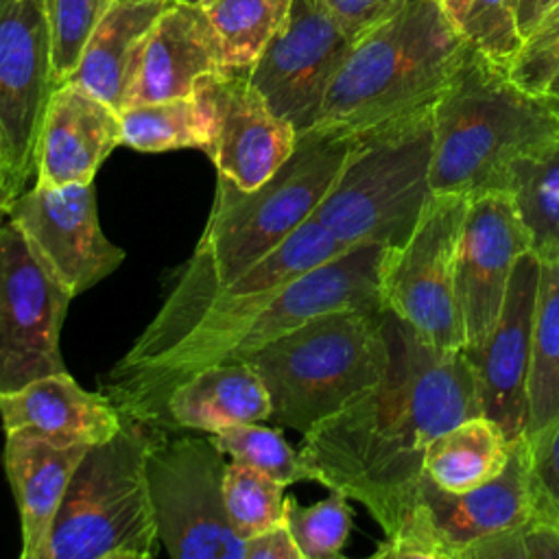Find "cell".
Listing matches in <instances>:
<instances>
[{
    "label": "cell",
    "instance_id": "cell-1",
    "mask_svg": "<svg viewBox=\"0 0 559 559\" xmlns=\"http://www.w3.org/2000/svg\"><path fill=\"white\" fill-rule=\"evenodd\" d=\"M386 251L384 245L349 247L280 290L251 295L225 293L186 260L175 269L157 314L103 376V393L124 417L159 426L170 391L197 371L247 360L323 312L384 310Z\"/></svg>",
    "mask_w": 559,
    "mask_h": 559
},
{
    "label": "cell",
    "instance_id": "cell-2",
    "mask_svg": "<svg viewBox=\"0 0 559 559\" xmlns=\"http://www.w3.org/2000/svg\"><path fill=\"white\" fill-rule=\"evenodd\" d=\"M384 330L382 380L301 435L299 454L310 480L360 502L389 537L415 509L428 443L483 411L463 349L432 347L389 310Z\"/></svg>",
    "mask_w": 559,
    "mask_h": 559
},
{
    "label": "cell",
    "instance_id": "cell-3",
    "mask_svg": "<svg viewBox=\"0 0 559 559\" xmlns=\"http://www.w3.org/2000/svg\"><path fill=\"white\" fill-rule=\"evenodd\" d=\"M557 138L559 100L524 90L467 44L432 105V192H509L515 164Z\"/></svg>",
    "mask_w": 559,
    "mask_h": 559
},
{
    "label": "cell",
    "instance_id": "cell-4",
    "mask_svg": "<svg viewBox=\"0 0 559 559\" xmlns=\"http://www.w3.org/2000/svg\"><path fill=\"white\" fill-rule=\"evenodd\" d=\"M465 46L441 0H408L354 41L312 129L354 135L435 105Z\"/></svg>",
    "mask_w": 559,
    "mask_h": 559
},
{
    "label": "cell",
    "instance_id": "cell-5",
    "mask_svg": "<svg viewBox=\"0 0 559 559\" xmlns=\"http://www.w3.org/2000/svg\"><path fill=\"white\" fill-rule=\"evenodd\" d=\"M269 421L306 435L371 391L389 365L384 310H332L306 319L247 358Z\"/></svg>",
    "mask_w": 559,
    "mask_h": 559
},
{
    "label": "cell",
    "instance_id": "cell-6",
    "mask_svg": "<svg viewBox=\"0 0 559 559\" xmlns=\"http://www.w3.org/2000/svg\"><path fill=\"white\" fill-rule=\"evenodd\" d=\"M356 135L310 129L293 155L258 188L216 175L212 212L190 255L212 282L227 286L310 221L341 175Z\"/></svg>",
    "mask_w": 559,
    "mask_h": 559
},
{
    "label": "cell",
    "instance_id": "cell-7",
    "mask_svg": "<svg viewBox=\"0 0 559 559\" xmlns=\"http://www.w3.org/2000/svg\"><path fill=\"white\" fill-rule=\"evenodd\" d=\"M354 135L314 218L345 247H400L432 197V105Z\"/></svg>",
    "mask_w": 559,
    "mask_h": 559
},
{
    "label": "cell",
    "instance_id": "cell-8",
    "mask_svg": "<svg viewBox=\"0 0 559 559\" xmlns=\"http://www.w3.org/2000/svg\"><path fill=\"white\" fill-rule=\"evenodd\" d=\"M162 430L127 417L111 439L87 448L41 559H153L159 552L146 452Z\"/></svg>",
    "mask_w": 559,
    "mask_h": 559
},
{
    "label": "cell",
    "instance_id": "cell-9",
    "mask_svg": "<svg viewBox=\"0 0 559 559\" xmlns=\"http://www.w3.org/2000/svg\"><path fill=\"white\" fill-rule=\"evenodd\" d=\"M225 454L212 437L162 430L146 452V483L162 548L173 559H245L225 509Z\"/></svg>",
    "mask_w": 559,
    "mask_h": 559
},
{
    "label": "cell",
    "instance_id": "cell-10",
    "mask_svg": "<svg viewBox=\"0 0 559 559\" xmlns=\"http://www.w3.org/2000/svg\"><path fill=\"white\" fill-rule=\"evenodd\" d=\"M469 197L432 192L415 229L389 247L382 269L384 310L443 352L465 347L456 297V253Z\"/></svg>",
    "mask_w": 559,
    "mask_h": 559
},
{
    "label": "cell",
    "instance_id": "cell-11",
    "mask_svg": "<svg viewBox=\"0 0 559 559\" xmlns=\"http://www.w3.org/2000/svg\"><path fill=\"white\" fill-rule=\"evenodd\" d=\"M531 515L528 441L518 437L504 469L467 491H445L426 474L404 524L384 537L373 559H465L485 539L522 524Z\"/></svg>",
    "mask_w": 559,
    "mask_h": 559
},
{
    "label": "cell",
    "instance_id": "cell-12",
    "mask_svg": "<svg viewBox=\"0 0 559 559\" xmlns=\"http://www.w3.org/2000/svg\"><path fill=\"white\" fill-rule=\"evenodd\" d=\"M68 286L13 221H0V393L66 371Z\"/></svg>",
    "mask_w": 559,
    "mask_h": 559
},
{
    "label": "cell",
    "instance_id": "cell-13",
    "mask_svg": "<svg viewBox=\"0 0 559 559\" xmlns=\"http://www.w3.org/2000/svg\"><path fill=\"white\" fill-rule=\"evenodd\" d=\"M55 87L46 0H0V133L13 199L37 170V140Z\"/></svg>",
    "mask_w": 559,
    "mask_h": 559
},
{
    "label": "cell",
    "instance_id": "cell-14",
    "mask_svg": "<svg viewBox=\"0 0 559 559\" xmlns=\"http://www.w3.org/2000/svg\"><path fill=\"white\" fill-rule=\"evenodd\" d=\"M352 46L323 0H293L288 20L249 68V79L280 118L306 133Z\"/></svg>",
    "mask_w": 559,
    "mask_h": 559
},
{
    "label": "cell",
    "instance_id": "cell-15",
    "mask_svg": "<svg viewBox=\"0 0 559 559\" xmlns=\"http://www.w3.org/2000/svg\"><path fill=\"white\" fill-rule=\"evenodd\" d=\"M7 218L74 297L103 282L124 260V251L100 229L94 181L35 183L11 201Z\"/></svg>",
    "mask_w": 559,
    "mask_h": 559
},
{
    "label": "cell",
    "instance_id": "cell-16",
    "mask_svg": "<svg viewBox=\"0 0 559 559\" xmlns=\"http://www.w3.org/2000/svg\"><path fill=\"white\" fill-rule=\"evenodd\" d=\"M528 251L531 240L509 192H485L469 199L456 253L463 352L485 347L504 306L513 269Z\"/></svg>",
    "mask_w": 559,
    "mask_h": 559
},
{
    "label": "cell",
    "instance_id": "cell-17",
    "mask_svg": "<svg viewBox=\"0 0 559 559\" xmlns=\"http://www.w3.org/2000/svg\"><path fill=\"white\" fill-rule=\"evenodd\" d=\"M214 107V140L207 151L216 175L242 190L264 183L295 151L297 131L280 118L249 79V70L225 68L201 79Z\"/></svg>",
    "mask_w": 559,
    "mask_h": 559
},
{
    "label": "cell",
    "instance_id": "cell-18",
    "mask_svg": "<svg viewBox=\"0 0 559 559\" xmlns=\"http://www.w3.org/2000/svg\"><path fill=\"white\" fill-rule=\"evenodd\" d=\"M537 284L539 260L528 251L513 269L504 306L485 347L465 352L476 373L483 415L493 419L511 441L522 437L526 426Z\"/></svg>",
    "mask_w": 559,
    "mask_h": 559
},
{
    "label": "cell",
    "instance_id": "cell-19",
    "mask_svg": "<svg viewBox=\"0 0 559 559\" xmlns=\"http://www.w3.org/2000/svg\"><path fill=\"white\" fill-rule=\"evenodd\" d=\"M120 144V111L79 83L66 81L52 90L44 114L35 183H90Z\"/></svg>",
    "mask_w": 559,
    "mask_h": 559
},
{
    "label": "cell",
    "instance_id": "cell-20",
    "mask_svg": "<svg viewBox=\"0 0 559 559\" xmlns=\"http://www.w3.org/2000/svg\"><path fill=\"white\" fill-rule=\"evenodd\" d=\"M221 70V44L205 13L194 0H175L144 39L124 109L190 96L201 79Z\"/></svg>",
    "mask_w": 559,
    "mask_h": 559
},
{
    "label": "cell",
    "instance_id": "cell-21",
    "mask_svg": "<svg viewBox=\"0 0 559 559\" xmlns=\"http://www.w3.org/2000/svg\"><path fill=\"white\" fill-rule=\"evenodd\" d=\"M124 419L107 393L83 389L68 371L0 393L4 432H28L59 445L103 443L122 428Z\"/></svg>",
    "mask_w": 559,
    "mask_h": 559
},
{
    "label": "cell",
    "instance_id": "cell-22",
    "mask_svg": "<svg viewBox=\"0 0 559 559\" xmlns=\"http://www.w3.org/2000/svg\"><path fill=\"white\" fill-rule=\"evenodd\" d=\"M90 445H59L28 432H4L2 465L20 515V557L41 559L52 522Z\"/></svg>",
    "mask_w": 559,
    "mask_h": 559
},
{
    "label": "cell",
    "instance_id": "cell-23",
    "mask_svg": "<svg viewBox=\"0 0 559 559\" xmlns=\"http://www.w3.org/2000/svg\"><path fill=\"white\" fill-rule=\"evenodd\" d=\"M266 389L247 360L197 371L177 384L164 402L159 428L216 432L234 424L269 421Z\"/></svg>",
    "mask_w": 559,
    "mask_h": 559
},
{
    "label": "cell",
    "instance_id": "cell-24",
    "mask_svg": "<svg viewBox=\"0 0 559 559\" xmlns=\"http://www.w3.org/2000/svg\"><path fill=\"white\" fill-rule=\"evenodd\" d=\"M173 2L175 0H111L92 28L79 66L68 81L79 83L122 111L144 39Z\"/></svg>",
    "mask_w": 559,
    "mask_h": 559
},
{
    "label": "cell",
    "instance_id": "cell-25",
    "mask_svg": "<svg viewBox=\"0 0 559 559\" xmlns=\"http://www.w3.org/2000/svg\"><path fill=\"white\" fill-rule=\"evenodd\" d=\"M513 441L493 419L467 417L428 443L424 474L445 491L474 489L504 469Z\"/></svg>",
    "mask_w": 559,
    "mask_h": 559
},
{
    "label": "cell",
    "instance_id": "cell-26",
    "mask_svg": "<svg viewBox=\"0 0 559 559\" xmlns=\"http://www.w3.org/2000/svg\"><path fill=\"white\" fill-rule=\"evenodd\" d=\"M559 421V264L539 262L533 349L526 386V441Z\"/></svg>",
    "mask_w": 559,
    "mask_h": 559
},
{
    "label": "cell",
    "instance_id": "cell-27",
    "mask_svg": "<svg viewBox=\"0 0 559 559\" xmlns=\"http://www.w3.org/2000/svg\"><path fill=\"white\" fill-rule=\"evenodd\" d=\"M120 120L122 144L142 153L199 148L207 155L214 140V107L201 87L190 96L131 105Z\"/></svg>",
    "mask_w": 559,
    "mask_h": 559
},
{
    "label": "cell",
    "instance_id": "cell-28",
    "mask_svg": "<svg viewBox=\"0 0 559 559\" xmlns=\"http://www.w3.org/2000/svg\"><path fill=\"white\" fill-rule=\"evenodd\" d=\"M509 194L526 227L531 253L559 264V138L515 164Z\"/></svg>",
    "mask_w": 559,
    "mask_h": 559
},
{
    "label": "cell",
    "instance_id": "cell-29",
    "mask_svg": "<svg viewBox=\"0 0 559 559\" xmlns=\"http://www.w3.org/2000/svg\"><path fill=\"white\" fill-rule=\"evenodd\" d=\"M218 37L225 68L249 70L288 20L293 0H194Z\"/></svg>",
    "mask_w": 559,
    "mask_h": 559
},
{
    "label": "cell",
    "instance_id": "cell-30",
    "mask_svg": "<svg viewBox=\"0 0 559 559\" xmlns=\"http://www.w3.org/2000/svg\"><path fill=\"white\" fill-rule=\"evenodd\" d=\"M284 489L286 485L255 467L227 463L223 491L231 531L247 542L284 522Z\"/></svg>",
    "mask_w": 559,
    "mask_h": 559
},
{
    "label": "cell",
    "instance_id": "cell-31",
    "mask_svg": "<svg viewBox=\"0 0 559 559\" xmlns=\"http://www.w3.org/2000/svg\"><path fill=\"white\" fill-rule=\"evenodd\" d=\"M210 437L225 456H231V461L255 467L286 487L310 480L299 450L284 439L280 426L234 424L210 432Z\"/></svg>",
    "mask_w": 559,
    "mask_h": 559
},
{
    "label": "cell",
    "instance_id": "cell-32",
    "mask_svg": "<svg viewBox=\"0 0 559 559\" xmlns=\"http://www.w3.org/2000/svg\"><path fill=\"white\" fill-rule=\"evenodd\" d=\"M522 0H445L443 7L469 46L509 68L522 46L518 11Z\"/></svg>",
    "mask_w": 559,
    "mask_h": 559
},
{
    "label": "cell",
    "instance_id": "cell-33",
    "mask_svg": "<svg viewBox=\"0 0 559 559\" xmlns=\"http://www.w3.org/2000/svg\"><path fill=\"white\" fill-rule=\"evenodd\" d=\"M352 518L349 498L341 491H330L328 498L308 507L295 496H284V522L304 559L341 557L352 533Z\"/></svg>",
    "mask_w": 559,
    "mask_h": 559
},
{
    "label": "cell",
    "instance_id": "cell-34",
    "mask_svg": "<svg viewBox=\"0 0 559 559\" xmlns=\"http://www.w3.org/2000/svg\"><path fill=\"white\" fill-rule=\"evenodd\" d=\"M109 4L111 0H46L55 85H61L72 76L92 28Z\"/></svg>",
    "mask_w": 559,
    "mask_h": 559
},
{
    "label": "cell",
    "instance_id": "cell-35",
    "mask_svg": "<svg viewBox=\"0 0 559 559\" xmlns=\"http://www.w3.org/2000/svg\"><path fill=\"white\" fill-rule=\"evenodd\" d=\"M507 72L528 92H548L559 74V4L524 37Z\"/></svg>",
    "mask_w": 559,
    "mask_h": 559
},
{
    "label": "cell",
    "instance_id": "cell-36",
    "mask_svg": "<svg viewBox=\"0 0 559 559\" xmlns=\"http://www.w3.org/2000/svg\"><path fill=\"white\" fill-rule=\"evenodd\" d=\"M559 559V526L531 513L522 524L474 546L465 559Z\"/></svg>",
    "mask_w": 559,
    "mask_h": 559
},
{
    "label": "cell",
    "instance_id": "cell-37",
    "mask_svg": "<svg viewBox=\"0 0 559 559\" xmlns=\"http://www.w3.org/2000/svg\"><path fill=\"white\" fill-rule=\"evenodd\" d=\"M531 513L559 526V421L528 441Z\"/></svg>",
    "mask_w": 559,
    "mask_h": 559
},
{
    "label": "cell",
    "instance_id": "cell-38",
    "mask_svg": "<svg viewBox=\"0 0 559 559\" xmlns=\"http://www.w3.org/2000/svg\"><path fill=\"white\" fill-rule=\"evenodd\" d=\"M406 2L408 0H323L328 11L354 41L395 15Z\"/></svg>",
    "mask_w": 559,
    "mask_h": 559
},
{
    "label": "cell",
    "instance_id": "cell-39",
    "mask_svg": "<svg viewBox=\"0 0 559 559\" xmlns=\"http://www.w3.org/2000/svg\"><path fill=\"white\" fill-rule=\"evenodd\" d=\"M245 559H304L286 522L245 542Z\"/></svg>",
    "mask_w": 559,
    "mask_h": 559
},
{
    "label": "cell",
    "instance_id": "cell-40",
    "mask_svg": "<svg viewBox=\"0 0 559 559\" xmlns=\"http://www.w3.org/2000/svg\"><path fill=\"white\" fill-rule=\"evenodd\" d=\"M559 4V0H522L518 11V26L522 39Z\"/></svg>",
    "mask_w": 559,
    "mask_h": 559
},
{
    "label": "cell",
    "instance_id": "cell-41",
    "mask_svg": "<svg viewBox=\"0 0 559 559\" xmlns=\"http://www.w3.org/2000/svg\"><path fill=\"white\" fill-rule=\"evenodd\" d=\"M11 201H13V192H11V183H9V170H7V159H4V144H2V133H0V221L7 218Z\"/></svg>",
    "mask_w": 559,
    "mask_h": 559
},
{
    "label": "cell",
    "instance_id": "cell-42",
    "mask_svg": "<svg viewBox=\"0 0 559 559\" xmlns=\"http://www.w3.org/2000/svg\"><path fill=\"white\" fill-rule=\"evenodd\" d=\"M548 96H552V98H557L559 100V74L555 76V81L550 83V87H548V92H546Z\"/></svg>",
    "mask_w": 559,
    "mask_h": 559
},
{
    "label": "cell",
    "instance_id": "cell-43",
    "mask_svg": "<svg viewBox=\"0 0 559 559\" xmlns=\"http://www.w3.org/2000/svg\"><path fill=\"white\" fill-rule=\"evenodd\" d=\"M441 2H445V0H441Z\"/></svg>",
    "mask_w": 559,
    "mask_h": 559
}]
</instances>
